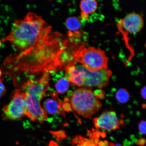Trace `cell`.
Masks as SVG:
<instances>
[{"label":"cell","instance_id":"20","mask_svg":"<svg viewBox=\"0 0 146 146\" xmlns=\"http://www.w3.org/2000/svg\"><path fill=\"white\" fill-rule=\"evenodd\" d=\"M80 146H98L94 143H91L89 141H84L81 144H80Z\"/></svg>","mask_w":146,"mask_h":146},{"label":"cell","instance_id":"29","mask_svg":"<svg viewBox=\"0 0 146 146\" xmlns=\"http://www.w3.org/2000/svg\"><path fill=\"white\" fill-rule=\"evenodd\" d=\"M2 73L1 69H0V82H3V79H2L1 78V76L2 74Z\"/></svg>","mask_w":146,"mask_h":146},{"label":"cell","instance_id":"13","mask_svg":"<svg viewBox=\"0 0 146 146\" xmlns=\"http://www.w3.org/2000/svg\"><path fill=\"white\" fill-rule=\"evenodd\" d=\"M65 25L68 32H74L79 31L81 26V23L78 18L71 17L67 19Z\"/></svg>","mask_w":146,"mask_h":146},{"label":"cell","instance_id":"1","mask_svg":"<svg viewBox=\"0 0 146 146\" xmlns=\"http://www.w3.org/2000/svg\"><path fill=\"white\" fill-rule=\"evenodd\" d=\"M68 42L51 27L31 46L7 58L3 66L7 73L29 74L64 70L73 60Z\"/></svg>","mask_w":146,"mask_h":146},{"label":"cell","instance_id":"7","mask_svg":"<svg viewBox=\"0 0 146 146\" xmlns=\"http://www.w3.org/2000/svg\"><path fill=\"white\" fill-rule=\"evenodd\" d=\"M26 104L24 94L20 88L15 92L11 100L3 108V117L9 120L21 119L25 116Z\"/></svg>","mask_w":146,"mask_h":146},{"label":"cell","instance_id":"16","mask_svg":"<svg viewBox=\"0 0 146 146\" xmlns=\"http://www.w3.org/2000/svg\"><path fill=\"white\" fill-rule=\"evenodd\" d=\"M138 128L140 133L142 134L146 135V121L142 120L138 125Z\"/></svg>","mask_w":146,"mask_h":146},{"label":"cell","instance_id":"8","mask_svg":"<svg viewBox=\"0 0 146 146\" xmlns=\"http://www.w3.org/2000/svg\"><path fill=\"white\" fill-rule=\"evenodd\" d=\"M117 25L119 30L125 37L129 34H136L142 30L144 25L143 18L140 14H129L120 20Z\"/></svg>","mask_w":146,"mask_h":146},{"label":"cell","instance_id":"14","mask_svg":"<svg viewBox=\"0 0 146 146\" xmlns=\"http://www.w3.org/2000/svg\"><path fill=\"white\" fill-rule=\"evenodd\" d=\"M116 97L119 103L125 104L129 101L130 98V94L127 89L121 88L117 92Z\"/></svg>","mask_w":146,"mask_h":146},{"label":"cell","instance_id":"26","mask_svg":"<svg viewBox=\"0 0 146 146\" xmlns=\"http://www.w3.org/2000/svg\"><path fill=\"white\" fill-rule=\"evenodd\" d=\"M100 136L102 137V138H105L106 137V133L104 132H103L101 133V134H100Z\"/></svg>","mask_w":146,"mask_h":146},{"label":"cell","instance_id":"9","mask_svg":"<svg viewBox=\"0 0 146 146\" xmlns=\"http://www.w3.org/2000/svg\"><path fill=\"white\" fill-rule=\"evenodd\" d=\"M96 128L102 129L108 131H115L119 128L120 121L116 113L113 111L103 112L98 117L93 120Z\"/></svg>","mask_w":146,"mask_h":146},{"label":"cell","instance_id":"28","mask_svg":"<svg viewBox=\"0 0 146 146\" xmlns=\"http://www.w3.org/2000/svg\"><path fill=\"white\" fill-rule=\"evenodd\" d=\"M98 146H104V142L103 141H100L98 144Z\"/></svg>","mask_w":146,"mask_h":146},{"label":"cell","instance_id":"24","mask_svg":"<svg viewBox=\"0 0 146 146\" xmlns=\"http://www.w3.org/2000/svg\"><path fill=\"white\" fill-rule=\"evenodd\" d=\"M108 146H123L121 144L118 143V144H115L114 143H112V142H110Z\"/></svg>","mask_w":146,"mask_h":146},{"label":"cell","instance_id":"30","mask_svg":"<svg viewBox=\"0 0 146 146\" xmlns=\"http://www.w3.org/2000/svg\"><path fill=\"white\" fill-rule=\"evenodd\" d=\"M1 41H0V48H1Z\"/></svg>","mask_w":146,"mask_h":146},{"label":"cell","instance_id":"6","mask_svg":"<svg viewBox=\"0 0 146 146\" xmlns=\"http://www.w3.org/2000/svg\"><path fill=\"white\" fill-rule=\"evenodd\" d=\"M78 66L83 78V87L89 88L96 87L101 89L109 84L110 78L112 73L108 68L91 72L82 65Z\"/></svg>","mask_w":146,"mask_h":146},{"label":"cell","instance_id":"23","mask_svg":"<svg viewBox=\"0 0 146 146\" xmlns=\"http://www.w3.org/2000/svg\"><path fill=\"white\" fill-rule=\"evenodd\" d=\"M87 136H88L90 138L94 139L93 138V131L87 129Z\"/></svg>","mask_w":146,"mask_h":146},{"label":"cell","instance_id":"5","mask_svg":"<svg viewBox=\"0 0 146 146\" xmlns=\"http://www.w3.org/2000/svg\"><path fill=\"white\" fill-rule=\"evenodd\" d=\"M71 106L75 112L83 117L89 118L101 108L102 103L89 89L82 88L73 92Z\"/></svg>","mask_w":146,"mask_h":146},{"label":"cell","instance_id":"3","mask_svg":"<svg viewBox=\"0 0 146 146\" xmlns=\"http://www.w3.org/2000/svg\"><path fill=\"white\" fill-rule=\"evenodd\" d=\"M49 73H44L39 79L29 80L20 88L25 98V116L32 121H38L42 123L48 119V115L40 103L49 89L50 80Z\"/></svg>","mask_w":146,"mask_h":146},{"label":"cell","instance_id":"17","mask_svg":"<svg viewBox=\"0 0 146 146\" xmlns=\"http://www.w3.org/2000/svg\"><path fill=\"white\" fill-rule=\"evenodd\" d=\"M2 82H0V98L4 95L6 92V89Z\"/></svg>","mask_w":146,"mask_h":146},{"label":"cell","instance_id":"11","mask_svg":"<svg viewBox=\"0 0 146 146\" xmlns=\"http://www.w3.org/2000/svg\"><path fill=\"white\" fill-rule=\"evenodd\" d=\"M98 6L97 0H82L80 5L82 19L87 20L90 14L96 11Z\"/></svg>","mask_w":146,"mask_h":146},{"label":"cell","instance_id":"15","mask_svg":"<svg viewBox=\"0 0 146 146\" xmlns=\"http://www.w3.org/2000/svg\"><path fill=\"white\" fill-rule=\"evenodd\" d=\"M83 137L81 135L76 136L73 139L72 142H71V144L72 145H75L78 144H81L82 142L84 141Z\"/></svg>","mask_w":146,"mask_h":146},{"label":"cell","instance_id":"18","mask_svg":"<svg viewBox=\"0 0 146 146\" xmlns=\"http://www.w3.org/2000/svg\"><path fill=\"white\" fill-rule=\"evenodd\" d=\"M103 93V91L101 90H97L95 92H94L97 98H100L102 99H103L104 98V95Z\"/></svg>","mask_w":146,"mask_h":146},{"label":"cell","instance_id":"4","mask_svg":"<svg viewBox=\"0 0 146 146\" xmlns=\"http://www.w3.org/2000/svg\"><path fill=\"white\" fill-rule=\"evenodd\" d=\"M72 54L74 61L81 63L90 72L108 68V58L104 51L100 48L86 47L83 44L73 50Z\"/></svg>","mask_w":146,"mask_h":146},{"label":"cell","instance_id":"25","mask_svg":"<svg viewBox=\"0 0 146 146\" xmlns=\"http://www.w3.org/2000/svg\"><path fill=\"white\" fill-rule=\"evenodd\" d=\"M94 142L95 144L96 145H98V143L100 142V139L99 138H94Z\"/></svg>","mask_w":146,"mask_h":146},{"label":"cell","instance_id":"12","mask_svg":"<svg viewBox=\"0 0 146 146\" xmlns=\"http://www.w3.org/2000/svg\"><path fill=\"white\" fill-rule=\"evenodd\" d=\"M70 85L66 76L59 78L55 84L56 94H63L68 91Z\"/></svg>","mask_w":146,"mask_h":146},{"label":"cell","instance_id":"22","mask_svg":"<svg viewBox=\"0 0 146 146\" xmlns=\"http://www.w3.org/2000/svg\"><path fill=\"white\" fill-rule=\"evenodd\" d=\"M101 132L98 131H96L93 133V138H99L100 136Z\"/></svg>","mask_w":146,"mask_h":146},{"label":"cell","instance_id":"19","mask_svg":"<svg viewBox=\"0 0 146 146\" xmlns=\"http://www.w3.org/2000/svg\"><path fill=\"white\" fill-rule=\"evenodd\" d=\"M146 140L144 138H140L137 140V145L138 146H144L145 145Z\"/></svg>","mask_w":146,"mask_h":146},{"label":"cell","instance_id":"27","mask_svg":"<svg viewBox=\"0 0 146 146\" xmlns=\"http://www.w3.org/2000/svg\"><path fill=\"white\" fill-rule=\"evenodd\" d=\"M104 146H109V142L108 141H106V140H104Z\"/></svg>","mask_w":146,"mask_h":146},{"label":"cell","instance_id":"10","mask_svg":"<svg viewBox=\"0 0 146 146\" xmlns=\"http://www.w3.org/2000/svg\"><path fill=\"white\" fill-rule=\"evenodd\" d=\"M50 95L51 98H47L43 103V109L45 112L47 114H59L64 116L63 102L60 100L56 92H51Z\"/></svg>","mask_w":146,"mask_h":146},{"label":"cell","instance_id":"21","mask_svg":"<svg viewBox=\"0 0 146 146\" xmlns=\"http://www.w3.org/2000/svg\"><path fill=\"white\" fill-rule=\"evenodd\" d=\"M146 86L142 88L141 91V94L142 97L145 100L146 99Z\"/></svg>","mask_w":146,"mask_h":146},{"label":"cell","instance_id":"2","mask_svg":"<svg viewBox=\"0 0 146 146\" xmlns=\"http://www.w3.org/2000/svg\"><path fill=\"white\" fill-rule=\"evenodd\" d=\"M50 27L41 16L29 12L23 19L14 22L11 31L4 41L21 52L31 46Z\"/></svg>","mask_w":146,"mask_h":146}]
</instances>
